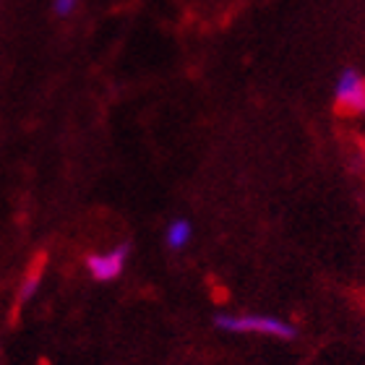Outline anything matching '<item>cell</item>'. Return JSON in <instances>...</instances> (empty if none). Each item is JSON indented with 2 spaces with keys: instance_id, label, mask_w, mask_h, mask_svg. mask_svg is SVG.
I'll return each mask as SVG.
<instances>
[{
  "instance_id": "3957f363",
  "label": "cell",
  "mask_w": 365,
  "mask_h": 365,
  "mask_svg": "<svg viewBox=\"0 0 365 365\" xmlns=\"http://www.w3.org/2000/svg\"><path fill=\"white\" fill-rule=\"evenodd\" d=\"M125 259H128V248H113L105 253H94L86 267L97 282H113L125 269Z\"/></svg>"
},
{
  "instance_id": "6da1fadb",
  "label": "cell",
  "mask_w": 365,
  "mask_h": 365,
  "mask_svg": "<svg viewBox=\"0 0 365 365\" xmlns=\"http://www.w3.org/2000/svg\"><path fill=\"white\" fill-rule=\"evenodd\" d=\"M217 327L230 331V334H259L272 336V339H292L295 327L287 321L277 319V316H259V313H227V316H217Z\"/></svg>"
},
{
  "instance_id": "277c9868",
  "label": "cell",
  "mask_w": 365,
  "mask_h": 365,
  "mask_svg": "<svg viewBox=\"0 0 365 365\" xmlns=\"http://www.w3.org/2000/svg\"><path fill=\"white\" fill-rule=\"evenodd\" d=\"M190 235H193L190 222L188 220H175V222H170L168 232H165V240H168V245L173 248V251H180V248H185V245L190 243Z\"/></svg>"
},
{
  "instance_id": "7a4b0ae2",
  "label": "cell",
  "mask_w": 365,
  "mask_h": 365,
  "mask_svg": "<svg viewBox=\"0 0 365 365\" xmlns=\"http://www.w3.org/2000/svg\"><path fill=\"white\" fill-rule=\"evenodd\" d=\"M336 107L342 113L350 115H365V76L360 71H342L334 86Z\"/></svg>"
},
{
  "instance_id": "5b68a950",
  "label": "cell",
  "mask_w": 365,
  "mask_h": 365,
  "mask_svg": "<svg viewBox=\"0 0 365 365\" xmlns=\"http://www.w3.org/2000/svg\"><path fill=\"white\" fill-rule=\"evenodd\" d=\"M39 282H42V269H31V272L26 274V279L21 282V289H19V300H21V303H26V300L34 297V292L39 289Z\"/></svg>"
},
{
  "instance_id": "8992f818",
  "label": "cell",
  "mask_w": 365,
  "mask_h": 365,
  "mask_svg": "<svg viewBox=\"0 0 365 365\" xmlns=\"http://www.w3.org/2000/svg\"><path fill=\"white\" fill-rule=\"evenodd\" d=\"M78 8V0H55V14L71 16Z\"/></svg>"
}]
</instances>
